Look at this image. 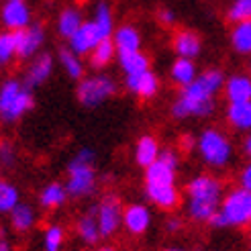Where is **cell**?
Listing matches in <instances>:
<instances>
[{
	"mask_svg": "<svg viewBox=\"0 0 251 251\" xmlns=\"http://www.w3.org/2000/svg\"><path fill=\"white\" fill-rule=\"evenodd\" d=\"M237 186H241L251 192V159L239 170V174H237Z\"/></svg>",
	"mask_w": 251,
	"mask_h": 251,
	"instance_id": "37",
	"label": "cell"
},
{
	"mask_svg": "<svg viewBox=\"0 0 251 251\" xmlns=\"http://www.w3.org/2000/svg\"><path fill=\"white\" fill-rule=\"evenodd\" d=\"M229 41L237 55H251V21L235 23L229 33Z\"/></svg>",
	"mask_w": 251,
	"mask_h": 251,
	"instance_id": "24",
	"label": "cell"
},
{
	"mask_svg": "<svg viewBox=\"0 0 251 251\" xmlns=\"http://www.w3.org/2000/svg\"><path fill=\"white\" fill-rule=\"evenodd\" d=\"M17 55V41L12 31H2L0 33V70L10 66Z\"/></svg>",
	"mask_w": 251,
	"mask_h": 251,
	"instance_id": "33",
	"label": "cell"
},
{
	"mask_svg": "<svg viewBox=\"0 0 251 251\" xmlns=\"http://www.w3.org/2000/svg\"><path fill=\"white\" fill-rule=\"evenodd\" d=\"M102 39H106V37L98 29V25L94 21H84L82 27L68 39V43L72 51H76L78 55H90Z\"/></svg>",
	"mask_w": 251,
	"mask_h": 251,
	"instance_id": "11",
	"label": "cell"
},
{
	"mask_svg": "<svg viewBox=\"0 0 251 251\" xmlns=\"http://www.w3.org/2000/svg\"><path fill=\"white\" fill-rule=\"evenodd\" d=\"M115 53H119L117 45H115V41H112V37H106V39L100 41L94 47V51L88 55V57H90V66L94 70H102V68H106L110 64L112 59H115Z\"/></svg>",
	"mask_w": 251,
	"mask_h": 251,
	"instance_id": "28",
	"label": "cell"
},
{
	"mask_svg": "<svg viewBox=\"0 0 251 251\" xmlns=\"http://www.w3.org/2000/svg\"><path fill=\"white\" fill-rule=\"evenodd\" d=\"M94 151L92 149H80V151L74 155V159L68 166V194L72 198H86L94 194L96 190V170H94Z\"/></svg>",
	"mask_w": 251,
	"mask_h": 251,
	"instance_id": "6",
	"label": "cell"
},
{
	"mask_svg": "<svg viewBox=\"0 0 251 251\" xmlns=\"http://www.w3.org/2000/svg\"><path fill=\"white\" fill-rule=\"evenodd\" d=\"M151 210H149L145 204L141 202H133V204H127L125 206V212H123V227L129 235L133 237H141L149 231L151 227Z\"/></svg>",
	"mask_w": 251,
	"mask_h": 251,
	"instance_id": "13",
	"label": "cell"
},
{
	"mask_svg": "<svg viewBox=\"0 0 251 251\" xmlns=\"http://www.w3.org/2000/svg\"><path fill=\"white\" fill-rule=\"evenodd\" d=\"M123 212L125 206L121 204V198L115 194H106L100 202L96 204V217H98V227L102 237H112L119 227L123 225Z\"/></svg>",
	"mask_w": 251,
	"mask_h": 251,
	"instance_id": "9",
	"label": "cell"
},
{
	"mask_svg": "<svg viewBox=\"0 0 251 251\" xmlns=\"http://www.w3.org/2000/svg\"><path fill=\"white\" fill-rule=\"evenodd\" d=\"M172 49L176 57L196 59L200 51H202V39L192 29H178L172 35Z\"/></svg>",
	"mask_w": 251,
	"mask_h": 251,
	"instance_id": "16",
	"label": "cell"
},
{
	"mask_svg": "<svg viewBox=\"0 0 251 251\" xmlns=\"http://www.w3.org/2000/svg\"><path fill=\"white\" fill-rule=\"evenodd\" d=\"M66 241V231L59 225H49L43 233V249L45 251H61Z\"/></svg>",
	"mask_w": 251,
	"mask_h": 251,
	"instance_id": "34",
	"label": "cell"
},
{
	"mask_svg": "<svg viewBox=\"0 0 251 251\" xmlns=\"http://www.w3.org/2000/svg\"><path fill=\"white\" fill-rule=\"evenodd\" d=\"M112 41H115L119 53L141 51V33L137 27H133V25H121L119 29H115Z\"/></svg>",
	"mask_w": 251,
	"mask_h": 251,
	"instance_id": "22",
	"label": "cell"
},
{
	"mask_svg": "<svg viewBox=\"0 0 251 251\" xmlns=\"http://www.w3.org/2000/svg\"><path fill=\"white\" fill-rule=\"evenodd\" d=\"M198 76V70H196V64L194 59H188V57H176L170 66V80L176 84V86H188L192 84Z\"/></svg>",
	"mask_w": 251,
	"mask_h": 251,
	"instance_id": "23",
	"label": "cell"
},
{
	"mask_svg": "<svg viewBox=\"0 0 251 251\" xmlns=\"http://www.w3.org/2000/svg\"><path fill=\"white\" fill-rule=\"evenodd\" d=\"M182 227H184V223H182V219H178V217H170V219L166 221V231H168V233H178Z\"/></svg>",
	"mask_w": 251,
	"mask_h": 251,
	"instance_id": "39",
	"label": "cell"
},
{
	"mask_svg": "<svg viewBox=\"0 0 251 251\" xmlns=\"http://www.w3.org/2000/svg\"><path fill=\"white\" fill-rule=\"evenodd\" d=\"M164 251H186L184 247H178V245H172V247H166Z\"/></svg>",
	"mask_w": 251,
	"mask_h": 251,
	"instance_id": "43",
	"label": "cell"
},
{
	"mask_svg": "<svg viewBox=\"0 0 251 251\" xmlns=\"http://www.w3.org/2000/svg\"><path fill=\"white\" fill-rule=\"evenodd\" d=\"M249 74H251V61H249Z\"/></svg>",
	"mask_w": 251,
	"mask_h": 251,
	"instance_id": "45",
	"label": "cell"
},
{
	"mask_svg": "<svg viewBox=\"0 0 251 251\" xmlns=\"http://www.w3.org/2000/svg\"><path fill=\"white\" fill-rule=\"evenodd\" d=\"M51 72H53V57L49 53H39L31 59L23 82L33 90V88H39L41 84H45L49 76H51Z\"/></svg>",
	"mask_w": 251,
	"mask_h": 251,
	"instance_id": "17",
	"label": "cell"
},
{
	"mask_svg": "<svg viewBox=\"0 0 251 251\" xmlns=\"http://www.w3.org/2000/svg\"><path fill=\"white\" fill-rule=\"evenodd\" d=\"M76 233L78 237L86 243V245H96L100 235V227H98V217H96V206L88 208L86 212L78 217L76 221Z\"/></svg>",
	"mask_w": 251,
	"mask_h": 251,
	"instance_id": "21",
	"label": "cell"
},
{
	"mask_svg": "<svg viewBox=\"0 0 251 251\" xmlns=\"http://www.w3.org/2000/svg\"><path fill=\"white\" fill-rule=\"evenodd\" d=\"M223 94L227 102H245L251 100V74H231L225 80Z\"/></svg>",
	"mask_w": 251,
	"mask_h": 251,
	"instance_id": "19",
	"label": "cell"
},
{
	"mask_svg": "<svg viewBox=\"0 0 251 251\" xmlns=\"http://www.w3.org/2000/svg\"><path fill=\"white\" fill-rule=\"evenodd\" d=\"M225 121L235 133H251V100L245 102H227Z\"/></svg>",
	"mask_w": 251,
	"mask_h": 251,
	"instance_id": "18",
	"label": "cell"
},
{
	"mask_svg": "<svg viewBox=\"0 0 251 251\" xmlns=\"http://www.w3.org/2000/svg\"><path fill=\"white\" fill-rule=\"evenodd\" d=\"M180 147H182V151H192V149H196V137L184 135L180 139Z\"/></svg>",
	"mask_w": 251,
	"mask_h": 251,
	"instance_id": "40",
	"label": "cell"
},
{
	"mask_svg": "<svg viewBox=\"0 0 251 251\" xmlns=\"http://www.w3.org/2000/svg\"><path fill=\"white\" fill-rule=\"evenodd\" d=\"M225 198V182L219 176L204 172L196 174L186 184V212L194 223H210Z\"/></svg>",
	"mask_w": 251,
	"mask_h": 251,
	"instance_id": "2",
	"label": "cell"
},
{
	"mask_svg": "<svg viewBox=\"0 0 251 251\" xmlns=\"http://www.w3.org/2000/svg\"><path fill=\"white\" fill-rule=\"evenodd\" d=\"M225 80H227V76L219 68H210L204 70L202 74H198L196 80L184 86L178 98L174 100L170 108L172 117L176 121H184L188 117H198V119L210 117L217 108V96L223 92Z\"/></svg>",
	"mask_w": 251,
	"mask_h": 251,
	"instance_id": "1",
	"label": "cell"
},
{
	"mask_svg": "<svg viewBox=\"0 0 251 251\" xmlns=\"http://www.w3.org/2000/svg\"><path fill=\"white\" fill-rule=\"evenodd\" d=\"M117 92V84L106 74H94L80 80V86L76 90L78 102L86 108H96Z\"/></svg>",
	"mask_w": 251,
	"mask_h": 251,
	"instance_id": "7",
	"label": "cell"
},
{
	"mask_svg": "<svg viewBox=\"0 0 251 251\" xmlns=\"http://www.w3.org/2000/svg\"><path fill=\"white\" fill-rule=\"evenodd\" d=\"M10 227L15 229L17 233H27L33 229V225L37 223V215H35V208L31 204H25V202H19L15 208L10 210Z\"/></svg>",
	"mask_w": 251,
	"mask_h": 251,
	"instance_id": "25",
	"label": "cell"
},
{
	"mask_svg": "<svg viewBox=\"0 0 251 251\" xmlns=\"http://www.w3.org/2000/svg\"><path fill=\"white\" fill-rule=\"evenodd\" d=\"M0 251H12V245L6 237H0Z\"/></svg>",
	"mask_w": 251,
	"mask_h": 251,
	"instance_id": "42",
	"label": "cell"
},
{
	"mask_svg": "<svg viewBox=\"0 0 251 251\" xmlns=\"http://www.w3.org/2000/svg\"><path fill=\"white\" fill-rule=\"evenodd\" d=\"M21 202V192L15 184L0 180V212L10 215V210Z\"/></svg>",
	"mask_w": 251,
	"mask_h": 251,
	"instance_id": "32",
	"label": "cell"
},
{
	"mask_svg": "<svg viewBox=\"0 0 251 251\" xmlns=\"http://www.w3.org/2000/svg\"><path fill=\"white\" fill-rule=\"evenodd\" d=\"M119 66L125 76L131 74H141L149 70V57L141 51H131V53H119Z\"/></svg>",
	"mask_w": 251,
	"mask_h": 251,
	"instance_id": "29",
	"label": "cell"
},
{
	"mask_svg": "<svg viewBox=\"0 0 251 251\" xmlns=\"http://www.w3.org/2000/svg\"><path fill=\"white\" fill-rule=\"evenodd\" d=\"M15 161H17V149H15V145H12L10 141H6V139H2V141H0V166L10 168Z\"/></svg>",
	"mask_w": 251,
	"mask_h": 251,
	"instance_id": "36",
	"label": "cell"
},
{
	"mask_svg": "<svg viewBox=\"0 0 251 251\" xmlns=\"http://www.w3.org/2000/svg\"><path fill=\"white\" fill-rule=\"evenodd\" d=\"M0 21L6 31H21L27 29L31 21V8L25 0H6L0 8Z\"/></svg>",
	"mask_w": 251,
	"mask_h": 251,
	"instance_id": "12",
	"label": "cell"
},
{
	"mask_svg": "<svg viewBox=\"0 0 251 251\" xmlns=\"http://www.w3.org/2000/svg\"><path fill=\"white\" fill-rule=\"evenodd\" d=\"M157 23L161 27H174L176 25V12L172 8H159L157 10Z\"/></svg>",
	"mask_w": 251,
	"mask_h": 251,
	"instance_id": "38",
	"label": "cell"
},
{
	"mask_svg": "<svg viewBox=\"0 0 251 251\" xmlns=\"http://www.w3.org/2000/svg\"><path fill=\"white\" fill-rule=\"evenodd\" d=\"M125 88L137 98L151 100L159 92V78L151 70L141 72V74H131V76H125Z\"/></svg>",
	"mask_w": 251,
	"mask_h": 251,
	"instance_id": "15",
	"label": "cell"
},
{
	"mask_svg": "<svg viewBox=\"0 0 251 251\" xmlns=\"http://www.w3.org/2000/svg\"><path fill=\"white\" fill-rule=\"evenodd\" d=\"M241 149H243V155H245L247 159H251V133L245 135V139H243V143H241Z\"/></svg>",
	"mask_w": 251,
	"mask_h": 251,
	"instance_id": "41",
	"label": "cell"
},
{
	"mask_svg": "<svg viewBox=\"0 0 251 251\" xmlns=\"http://www.w3.org/2000/svg\"><path fill=\"white\" fill-rule=\"evenodd\" d=\"M159 153H161V147L153 135H141L133 149V157L137 161V166L141 168H149L159 157Z\"/></svg>",
	"mask_w": 251,
	"mask_h": 251,
	"instance_id": "20",
	"label": "cell"
},
{
	"mask_svg": "<svg viewBox=\"0 0 251 251\" xmlns=\"http://www.w3.org/2000/svg\"><path fill=\"white\" fill-rule=\"evenodd\" d=\"M33 104L31 88L25 82L8 78L0 84V123L12 125L21 121L33 108Z\"/></svg>",
	"mask_w": 251,
	"mask_h": 251,
	"instance_id": "5",
	"label": "cell"
},
{
	"mask_svg": "<svg viewBox=\"0 0 251 251\" xmlns=\"http://www.w3.org/2000/svg\"><path fill=\"white\" fill-rule=\"evenodd\" d=\"M59 64L61 68L66 70V74L72 80H82L84 78V64H82V57L72 51L70 47L59 49Z\"/></svg>",
	"mask_w": 251,
	"mask_h": 251,
	"instance_id": "30",
	"label": "cell"
},
{
	"mask_svg": "<svg viewBox=\"0 0 251 251\" xmlns=\"http://www.w3.org/2000/svg\"><path fill=\"white\" fill-rule=\"evenodd\" d=\"M215 229H245L251 225V192L235 186L225 192L221 208L208 223Z\"/></svg>",
	"mask_w": 251,
	"mask_h": 251,
	"instance_id": "3",
	"label": "cell"
},
{
	"mask_svg": "<svg viewBox=\"0 0 251 251\" xmlns=\"http://www.w3.org/2000/svg\"><path fill=\"white\" fill-rule=\"evenodd\" d=\"M145 196L153 206L161 210L178 208L182 200V194L176 184H145Z\"/></svg>",
	"mask_w": 251,
	"mask_h": 251,
	"instance_id": "14",
	"label": "cell"
},
{
	"mask_svg": "<svg viewBox=\"0 0 251 251\" xmlns=\"http://www.w3.org/2000/svg\"><path fill=\"white\" fill-rule=\"evenodd\" d=\"M68 188L59 182H49L43 190L39 192V204L43 208H59L68 200Z\"/></svg>",
	"mask_w": 251,
	"mask_h": 251,
	"instance_id": "27",
	"label": "cell"
},
{
	"mask_svg": "<svg viewBox=\"0 0 251 251\" xmlns=\"http://www.w3.org/2000/svg\"><path fill=\"white\" fill-rule=\"evenodd\" d=\"M180 155L176 149H161L159 157L145 168V184H176Z\"/></svg>",
	"mask_w": 251,
	"mask_h": 251,
	"instance_id": "8",
	"label": "cell"
},
{
	"mask_svg": "<svg viewBox=\"0 0 251 251\" xmlns=\"http://www.w3.org/2000/svg\"><path fill=\"white\" fill-rule=\"evenodd\" d=\"M98 29L102 31L104 37H112V33H115V15H112V8L108 2H104V0H98V4L94 8V19H92Z\"/></svg>",
	"mask_w": 251,
	"mask_h": 251,
	"instance_id": "31",
	"label": "cell"
},
{
	"mask_svg": "<svg viewBox=\"0 0 251 251\" xmlns=\"http://www.w3.org/2000/svg\"><path fill=\"white\" fill-rule=\"evenodd\" d=\"M98 251H115V249H112V247H100Z\"/></svg>",
	"mask_w": 251,
	"mask_h": 251,
	"instance_id": "44",
	"label": "cell"
},
{
	"mask_svg": "<svg viewBox=\"0 0 251 251\" xmlns=\"http://www.w3.org/2000/svg\"><path fill=\"white\" fill-rule=\"evenodd\" d=\"M17 41V55L19 59H33L39 53L41 45L45 43V29L39 23H31L27 29L12 31Z\"/></svg>",
	"mask_w": 251,
	"mask_h": 251,
	"instance_id": "10",
	"label": "cell"
},
{
	"mask_svg": "<svg viewBox=\"0 0 251 251\" xmlns=\"http://www.w3.org/2000/svg\"><path fill=\"white\" fill-rule=\"evenodd\" d=\"M82 25H84L82 12L74 6H66L57 17V33H59V37H64V39H70Z\"/></svg>",
	"mask_w": 251,
	"mask_h": 251,
	"instance_id": "26",
	"label": "cell"
},
{
	"mask_svg": "<svg viewBox=\"0 0 251 251\" xmlns=\"http://www.w3.org/2000/svg\"><path fill=\"white\" fill-rule=\"evenodd\" d=\"M196 151L210 170H225L235 155L231 137L219 127H206L196 137Z\"/></svg>",
	"mask_w": 251,
	"mask_h": 251,
	"instance_id": "4",
	"label": "cell"
},
{
	"mask_svg": "<svg viewBox=\"0 0 251 251\" xmlns=\"http://www.w3.org/2000/svg\"><path fill=\"white\" fill-rule=\"evenodd\" d=\"M227 21L231 25L251 21V0H233L227 8Z\"/></svg>",
	"mask_w": 251,
	"mask_h": 251,
	"instance_id": "35",
	"label": "cell"
}]
</instances>
